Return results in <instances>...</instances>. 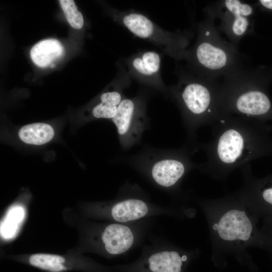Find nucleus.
Listing matches in <instances>:
<instances>
[{"label":"nucleus","mask_w":272,"mask_h":272,"mask_svg":"<svg viewBox=\"0 0 272 272\" xmlns=\"http://www.w3.org/2000/svg\"><path fill=\"white\" fill-rule=\"evenodd\" d=\"M54 134L53 128L45 123H34L22 127L18 132L20 140L25 143L41 145L50 141Z\"/></svg>","instance_id":"nucleus-13"},{"label":"nucleus","mask_w":272,"mask_h":272,"mask_svg":"<svg viewBox=\"0 0 272 272\" xmlns=\"http://www.w3.org/2000/svg\"><path fill=\"white\" fill-rule=\"evenodd\" d=\"M209 223L214 250L245 254L253 242L255 225L250 210L238 194L200 203Z\"/></svg>","instance_id":"nucleus-2"},{"label":"nucleus","mask_w":272,"mask_h":272,"mask_svg":"<svg viewBox=\"0 0 272 272\" xmlns=\"http://www.w3.org/2000/svg\"><path fill=\"white\" fill-rule=\"evenodd\" d=\"M115 18L133 34L148 40L169 55L174 56L179 47L175 35L162 29L144 14L123 11L116 13Z\"/></svg>","instance_id":"nucleus-5"},{"label":"nucleus","mask_w":272,"mask_h":272,"mask_svg":"<svg viewBox=\"0 0 272 272\" xmlns=\"http://www.w3.org/2000/svg\"><path fill=\"white\" fill-rule=\"evenodd\" d=\"M226 98L221 108L223 116L236 113L241 117L258 120L266 116L271 109V103L263 92L255 89L240 91Z\"/></svg>","instance_id":"nucleus-9"},{"label":"nucleus","mask_w":272,"mask_h":272,"mask_svg":"<svg viewBox=\"0 0 272 272\" xmlns=\"http://www.w3.org/2000/svg\"><path fill=\"white\" fill-rule=\"evenodd\" d=\"M24 216V209L21 206H15L9 210L1 227V235L4 238L9 239L15 236Z\"/></svg>","instance_id":"nucleus-17"},{"label":"nucleus","mask_w":272,"mask_h":272,"mask_svg":"<svg viewBox=\"0 0 272 272\" xmlns=\"http://www.w3.org/2000/svg\"><path fill=\"white\" fill-rule=\"evenodd\" d=\"M195 55L198 62L205 67L218 70L227 62L226 52L221 48L208 42L200 43L196 49Z\"/></svg>","instance_id":"nucleus-12"},{"label":"nucleus","mask_w":272,"mask_h":272,"mask_svg":"<svg viewBox=\"0 0 272 272\" xmlns=\"http://www.w3.org/2000/svg\"><path fill=\"white\" fill-rule=\"evenodd\" d=\"M66 258L57 254L36 253L30 255L26 262L29 265L48 272H64Z\"/></svg>","instance_id":"nucleus-16"},{"label":"nucleus","mask_w":272,"mask_h":272,"mask_svg":"<svg viewBox=\"0 0 272 272\" xmlns=\"http://www.w3.org/2000/svg\"><path fill=\"white\" fill-rule=\"evenodd\" d=\"M124 98L121 90H115L103 93L100 97V102L92 109V115L96 118L112 119Z\"/></svg>","instance_id":"nucleus-14"},{"label":"nucleus","mask_w":272,"mask_h":272,"mask_svg":"<svg viewBox=\"0 0 272 272\" xmlns=\"http://www.w3.org/2000/svg\"><path fill=\"white\" fill-rule=\"evenodd\" d=\"M127 64L128 74L135 79L158 90L165 91L159 53L152 50L139 52L128 58Z\"/></svg>","instance_id":"nucleus-10"},{"label":"nucleus","mask_w":272,"mask_h":272,"mask_svg":"<svg viewBox=\"0 0 272 272\" xmlns=\"http://www.w3.org/2000/svg\"><path fill=\"white\" fill-rule=\"evenodd\" d=\"M60 6L70 26L76 29H81L84 25V19L78 10L73 0H60Z\"/></svg>","instance_id":"nucleus-18"},{"label":"nucleus","mask_w":272,"mask_h":272,"mask_svg":"<svg viewBox=\"0 0 272 272\" xmlns=\"http://www.w3.org/2000/svg\"><path fill=\"white\" fill-rule=\"evenodd\" d=\"M259 2L265 8L272 10V0H260Z\"/></svg>","instance_id":"nucleus-19"},{"label":"nucleus","mask_w":272,"mask_h":272,"mask_svg":"<svg viewBox=\"0 0 272 272\" xmlns=\"http://www.w3.org/2000/svg\"><path fill=\"white\" fill-rule=\"evenodd\" d=\"M213 125L212 139L201 145L207 160L197 167L215 179H225L233 171L271 148L262 126L257 120L229 115Z\"/></svg>","instance_id":"nucleus-1"},{"label":"nucleus","mask_w":272,"mask_h":272,"mask_svg":"<svg viewBox=\"0 0 272 272\" xmlns=\"http://www.w3.org/2000/svg\"><path fill=\"white\" fill-rule=\"evenodd\" d=\"M178 210L155 205L138 194H127L111 205L108 214L115 222L129 223L158 215L175 216L179 213Z\"/></svg>","instance_id":"nucleus-6"},{"label":"nucleus","mask_w":272,"mask_h":272,"mask_svg":"<svg viewBox=\"0 0 272 272\" xmlns=\"http://www.w3.org/2000/svg\"><path fill=\"white\" fill-rule=\"evenodd\" d=\"M225 4L227 10L234 16L232 25L233 33L238 36L243 34L249 25L247 17L252 14V7L238 0H226Z\"/></svg>","instance_id":"nucleus-15"},{"label":"nucleus","mask_w":272,"mask_h":272,"mask_svg":"<svg viewBox=\"0 0 272 272\" xmlns=\"http://www.w3.org/2000/svg\"><path fill=\"white\" fill-rule=\"evenodd\" d=\"M63 53V47L56 39L42 40L31 48L30 53L33 62L38 66L45 67L60 57Z\"/></svg>","instance_id":"nucleus-11"},{"label":"nucleus","mask_w":272,"mask_h":272,"mask_svg":"<svg viewBox=\"0 0 272 272\" xmlns=\"http://www.w3.org/2000/svg\"><path fill=\"white\" fill-rule=\"evenodd\" d=\"M197 253L166 242L154 241L143 247L134 261L112 267L113 272H185Z\"/></svg>","instance_id":"nucleus-3"},{"label":"nucleus","mask_w":272,"mask_h":272,"mask_svg":"<svg viewBox=\"0 0 272 272\" xmlns=\"http://www.w3.org/2000/svg\"><path fill=\"white\" fill-rule=\"evenodd\" d=\"M186 152L177 151L154 162L149 171L153 182L165 189L177 187L186 173L198 166L191 162Z\"/></svg>","instance_id":"nucleus-8"},{"label":"nucleus","mask_w":272,"mask_h":272,"mask_svg":"<svg viewBox=\"0 0 272 272\" xmlns=\"http://www.w3.org/2000/svg\"><path fill=\"white\" fill-rule=\"evenodd\" d=\"M176 97L190 134L202 125H213L222 117L220 109L215 106L214 95L200 83L187 84L178 90Z\"/></svg>","instance_id":"nucleus-4"},{"label":"nucleus","mask_w":272,"mask_h":272,"mask_svg":"<svg viewBox=\"0 0 272 272\" xmlns=\"http://www.w3.org/2000/svg\"><path fill=\"white\" fill-rule=\"evenodd\" d=\"M112 120L123 148L131 147L140 140L147 124L144 103L139 98H124Z\"/></svg>","instance_id":"nucleus-7"}]
</instances>
